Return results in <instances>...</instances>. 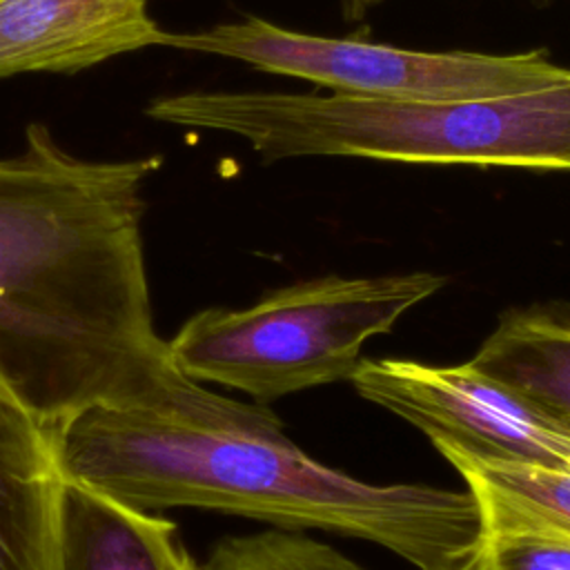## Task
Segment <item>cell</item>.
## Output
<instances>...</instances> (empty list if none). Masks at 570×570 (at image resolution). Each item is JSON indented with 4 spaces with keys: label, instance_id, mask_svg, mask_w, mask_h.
<instances>
[{
    "label": "cell",
    "instance_id": "1",
    "mask_svg": "<svg viewBox=\"0 0 570 570\" xmlns=\"http://www.w3.org/2000/svg\"><path fill=\"white\" fill-rule=\"evenodd\" d=\"M158 165L73 156L42 122L0 158V381L49 430L198 385L151 321L142 187Z\"/></svg>",
    "mask_w": 570,
    "mask_h": 570
},
{
    "label": "cell",
    "instance_id": "2",
    "mask_svg": "<svg viewBox=\"0 0 570 570\" xmlns=\"http://www.w3.org/2000/svg\"><path fill=\"white\" fill-rule=\"evenodd\" d=\"M65 479L151 512L200 508L278 530L383 546L416 570H461L481 534L472 492L365 483L318 463L265 403L203 383L171 405H94L53 430Z\"/></svg>",
    "mask_w": 570,
    "mask_h": 570
},
{
    "label": "cell",
    "instance_id": "3",
    "mask_svg": "<svg viewBox=\"0 0 570 570\" xmlns=\"http://www.w3.org/2000/svg\"><path fill=\"white\" fill-rule=\"evenodd\" d=\"M154 120L238 136L265 160L347 156L407 165L570 171V80L468 100H370L298 91H185Z\"/></svg>",
    "mask_w": 570,
    "mask_h": 570
},
{
    "label": "cell",
    "instance_id": "4",
    "mask_svg": "<svg viewBox=\"0 0 570 570\" xmlns=\"http://www.w3.org/2000/svg\"><path fill=\"white\" fill-rule=\"evenodd\" d=\"M443 285L432 272L309 278L247 307L203 309L167 347L185 376L267 403L350 381L363 345Z\"/></svg>",
    "mask_w": 570,
    "mask_h": 570
},
{
    "label": "cell",
    "instance_id": "5",
    "mask_svg": "<svg viewBox=\"0 0 570 570\" xmlns=\"http://www.w3.org/2000/svg\"><path fill=\"white\" fill-rule=\"evenodd\" d=\"M163 47L234 58L265 73L289 76L370 100H468L552 87L570 67L546 49L519 53L423 51L358 38L316 36L247 16L198 31H167Z\"/></svg>",
    "mask_w": 570,
    "mask_h": 570
},
{
    "label": "cell",
    "instance_id": "6",
    "mask_svg": "<svg viewBox=\"0 0 570 570\" xmlns=\"http://www.w3.org/2000/svg\"><path fill=\"white\" fill-rule=\"evenodd\" d=\"M354 390L430 441L468 452L570 468V432L476 365H432L410 358H361Z\"/></svg>",
    "mask_w": 570,
    "mask_h": 570
},
{
    "label": "cell",
    "instance_id": "7",
    "mask_svg": "<svg viewBox=\"0 0 570 570\" xmlns=\"http://www.w3.org/2000/svg\"><path fill=\"white\" fill-rule=\"evenodd\" d=\"M149 0H0V78L73 73L165 42Z\"/></svg>",
    "mask_w": 570,
    "mask_h": 570
},
{
    "label": "cell",
    "instance_id": "8",
    "mask_svg": "<svg viewBox=\"0 0 570 570\" xmlns=\"http://www.w3.org/2000/svg\"><path fill=\"white\" fill-rule=\"evenodd\" d=\"M62 483L53 430L0 381V570H56Z\"/></svg>",
    "mask_w": 570,
    "mask_h": 570
},
{
    "label": "cell",
    "instance_id": "9",
    "mask_svg": "<svg viewBox=\"0 0 570 570\" xmlns=\"http://www.w3.org/2000/svg\"><path fill=\"white\" fill-rule=\"evenodd\" d=\"M56 570H198L174 521L65 479Z\"/></svg>",
    "mask_w": 570,
    "mask_h": 570
},
{
    "label": "cell",
    "instance_id": "10",
    "mask_svg": "<svg viewBox=\"0 0 570 570\" xmlns=\"http://www.w3.org/2000/svg\"><path fill=\"white\" fill-rule=\"evenodd\" d=\"M470 363L570 432L568 307L505 312Z\"/></svg>",
    "mask_w": 570,
    "mask_h": 570
},
{
    "label": "cell",
    "instance_id": "11",
    "mask_svg": "<svg viewBox=\"0 0 570 570\" xmlns=\"http://www.w3.org/2000/svg\"><path fill=\"white\" fill-rule=\"evenodd\" d=\"M432 443L474 497L570 534V468L481 456L448 441Z\"/></svg>",
    "mask_w": 570,
    "mask_h": 570
},
{
    "label": "cell",
    "instance_id": "12",
    "mask_svg": "<svg viewBox=\"0 0 570 570\" xmlns=\"http://www.w3.org/2000/svg\"><path fill=\"white\" fill-rule=\"evenodd\" d=\"M474 499L481 517L479 546L468 561L474 570H570V534Z\"/></svg>",
    "mask_w": 570,
    "mask_h": 570
},
{
    "label": "cell",
    "instance_id": "13",
    "mask_svg": "<svg viewBox=\"0 0 570 570\" xmlns=\"http://www.w3.org/2000/svg\"><path fill=\"white\" fill-rule=\"evenodd\" d=\"M198 570H365L336 548L289 530L220 539Z\"/></svg>",
    "mask_w": 570,
    "mask_h": 570
},
{
    "label": "cell",
    "instance_id": "14",
    "mask_svg": "<svg viewBox=\"0 0 570 570\" xmlns=\"http://www.w3.org/2000/svg\"><path fill=\"white\" fill-rule=\"evenodd\" d=\"M383 0H345V16L352 20L363 18L372 7L381 4Z\"/></svg>",
    "mask_w": 570,
    "mask_h": 570
},
{
    "label": "cell",
    "instance_id": "15",
    "mask_svg": "<svg viewBox=\"0 0 570 570\" xmlns=\"http://www.w3.org/2000/svg\"><path fill=\"white\" fill-rule=\"evenodd\" d=\"M461 570H474V568H472V566H470V563H465V566H463V568H461Z\"/></svg>",
    "mask_w": 570,
    "mask_h": 570
}]
</instances>
